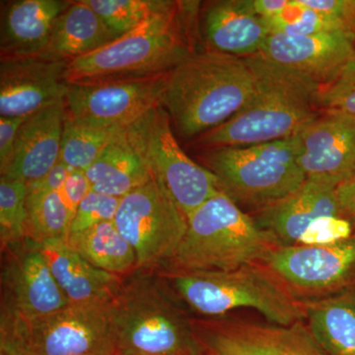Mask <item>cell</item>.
Instances as JSON below:
<instances>
[{"label": "cell", "instance_id": "obj_1", "mask_svg": "<svg viewBox=\"0 0 355 355\" xmlns=\"http://www.w3.org/2000/svg\"><path fill=\"white\" fill-rule=\"evenodd\" d=\"M198 2L174 1L132 31L88 55L67 62L69 85L144 78L167 73L196 50Z\"/></svg>", "mask_w": 355, "mask_h": 355}, {"label": "cell", "instance_id": "obj_2", "mask_svg": "<svg viewBox=\"0 0 355 355\" xmlns=\"http://www.w3.org/2000/svg\"><path fill=\"white\" fill-rule=\"evenodd\" d=\"M183 300L157 268H137L114 298L116 355H207Z\"/></svg>", "mask_w": 355, "mask_h": 355}, {"label": "cell", "instance_id": "obj_3", "mask_svg": "<svg viewBox=\"0 0 355 355\" xmlns=\"http://www.w3.org/2000/svg\"><path fill=\"white\" fill-rule=\"evenodd\" d=\"M254 92L246 58L207 50L170 71L162 106L184 139H197L239 113Z\"/></svg>", "mask_w": 355, "mask_h": 355}, {"label": "cell", "instance_id": "obj_4", "mask_svg": "<svg viewBox=\"0 0 355 355\" xmlns=\"http://www.w3.org/2000/svg\"><path fill=\"white\" fill-rule=\"evenodd\" d=\"M246 60L254 78L251 100L225 123L197 137L196 146L211 149L289 139L319 114L315 97L320 86L314 81L260 53Z\"/></svg>", "mask_w": 355, "mask_h": 355}, {"label": "cell", "instance_id": "obj_5", "mask_svg": "<svg viewBox=\"0 0 355 355\" xmlns=\"http://www.w3.org/2000/svg\"><path fill=\"white\" fill-rule=\"evenodd\" d=\"M279 246L272 233L221 191L189 217L176 253L161 268L182 272L232 270L265 263Z\"/></svg>", "mask_w": 355, "mask_h": 355}, {"label": "cell", "instance_id": "obj_6", "mask_svg": "<svg viewBox=\"0 0 355 355\" xmlns=\"http://www.w3.org/2000/svg\"><path fill=\"white\" fill-rule=\"evenodd\" d=\"M157 270L184 305L202 317H221L237 309H252L279 326L305 322L302 301L263 263L224 272Z\"/></svg>", "mask_w": 355, "mask_h": 355}, {"label": "cell", "instance_id": "obj_7", "mask_svg": "<svg viewBox=\"0 0 355 355\" xmlns=\"http://www.w3.org/2000/svg\"><path fill=\"white\" fill-rule=\"evenodd\" d=\"M297 137L266 144L218 147L203 153L205 168L240 207L254 211L279 202L306 181L298 162Z\"/></svg>", "mask_w": 355, "mask_h": 355}, {"label": "cell", "instance_id": "obj_8", "mask_svg": "<svg viewBox=\"0 0 355 355\" xmlns=\"http://www.w3.org/2000/svg\"><path fill=\"white\" fill-rule=\"evenodd\" d=\"M171 123L169 114L159 105L127 130L153 176L189 218L200 205L221 193L220 182L187 155L178 144Z\"/></svg>", "mask_w": 355, "mask_h": 355}, {"label": "cell", "instance_id": "obj_9", "mask_svg": "<svg viewBox=\"0 0 355 355\" xmlns=\"http://www.w3.org/2000/svg\"><path fill=\"white\" fill-rule=\"evenodd\" d=\"M2 251L0 336H16L69 302L37 243L26 239Z\"/></svg>", "mask_w": 355, "mask_h": 355}, {"label": "cell", "instance_id": "obj_10", "mask_svg": "<svg viewBox=\"0 0 355 355\" xmlns=\"http://www.w3.org/2000/svg\"><path fill=\"white\" fill-rule=\"evenodd\" d=\"M114 222L135 250L137 268L165 266L188 228V218L154 177L121 198Z\"/></svg>", "mask_w": 355, "mask_h": 355}, {"label": "cell", "instance_id": "obj_11", "mask_svg": "<svg viewBox=\"0 0 355 355\" xmlns=\"http://www.w3.org/2000/svg\"><path fill=\"white\" fill-rule=\"evenodd\" d=\"M112 303L69 304L13 338L30 355H116Z\"/></svg>", "mask_w": 355, "mask_h": 355}, {"label": "cell", "instance_id": "obj_12", "mask_svg": "<svg viewBox=\"0 0 355 355\" xmlns=\"http://www.w3.org/2000/svg\"><path fill=\"white\" fill-rule=\"evenodd\" d=\"M263 265L299 300L335 295L355 287V235L331 246H279Z\"/></svg>", "mask_w": 355, "mask_h": 355}, {"label": "cell", "instance_id": "obj_13", "mask_svg": "<svg viewBox=\"0 0 355 355\" xmlns=\"http://www.w3.org/2000/svg\"><path fill=\"white\" fill-rule=\"evenodd\" d=\"M170 71L108 83L69 85L65 114L110 127L128 128L162 105Z\"/></svg>", "mask_w": 355, "mask_h": 355}, {"label": "cell", "instance_id": "obj_14", "mask_svg": "<svg viewBox=\"0 0 355 355\" xmlns=\"http://www.w3.org/2000/svg\"><path fill=\"white\" fill-rule=\"evenodd\" d=\"M298 162L306 179L338 188L355 174V120L323 113L299 130Z\"/></svg>", "mask_w": 355, "mask_h": 355}, {"label": "cell", "instance_id": "obj_15", "mask_svg": "<svg viewBox=\"0 0 355 355\" xmlns=\"http://www.w3.org/2000/svg\"><path fill=\"white\" fill-rule=\"evenodd\" d=\"M260 55L323 86L355 57L354 35L331 32L293 37L270 33Z\"/></svg>", "mask_w": 355, "mask_h": 355}, {"label": "cell", "instance_id": "obj_16", "mask_svg": "<svg viewBox=\"0 0 355 355\" xmlns=\"http://www.w3.org/2000/svg\"><path fill=\"white\" fill-rule=\"evenodd\" d=\"M67 64L39 57L1 60V116L29 118L53 103L64 100L69 90L64 79Z\"/></svg>", "mask_w": 355, "mask_h": 355}, {"label": "cell", "instance_id": "obj_17", "mask_svg": "<svg viewBox=\"0 0 355 355\" xmlns=\"http://www.w3.org/2000/svg\"><path fill=\"white\" fill-rule=\"evenodd\" d=\"M200 31L207 50L248 58L261 53L270 37L251 0H216L202 9Z\"/></svg>", "mask_w": 355, "mask_h": 355}, {"label": "cell", "instance_id": "obj_18", "mask_svg": "<svg viewBox=\"0 0 355 355\" xmlns=\"http://www.w3.org/2000/svg\"><path fill=\"white\" fill-rule=\"evenodd\" d=\"M64 119V100L29 116L18 132L12 159L2 176L27 184L43 179L60 160Z\"/></svg>", "mask_w": 355, "mask_h": 355}, {"label": "cell", "instance_id": "obj_19", "mask_svg": "<svg viewBox=\"0 0 355 355\" xmlns=\"http://www.w3.org/2000/svg\"><path fill=\"white\" fill-rule=\"evenodd\" d=\"M256 214L257 223L272 233L282 246L297 245L317 219L343 216L336 187L310 179L286 198Z\"/></svg>", "mask_w": 355, "mask_h": 355}, {"label": "cell", "instance_id": "obj_20", "mask_svg": "<svg viewBox=\"0 0 355 355\" xmlns=\"http://www.w3.org/2000/svg\"><path fill=\"white\" fill-rule=\"evenodd\" d=\"M38 245L69 304L113 302L123 277L99 270L84 260L64 239Z\"/></svg>", "mask_w": 355, "mask_h": 355}, {"label": "cell", "instance_id": "obj_21", "mask_svg": "<svg viewBox=\"0 0 355 355\" xmlns=\"http://www.w3.org/2000/svg\"><path fill=\"white\" fill-rule=\"evenodd\" d=\"M70 4L62 0H18L7 4L2 10L1 60L39 55Z\"/></svg>", "mask_w": 355, "mask_h": 355}, {"label": "cell", "instance_id": "obj_22", "mask_svg": "<svg viewBox=\"0 0 355 355\" xmlns=\"http://www.w3.org/2000/svg\"><path fill=\"white\" fill-rule=\"evenodd\" d=\"M116 39L84 0L71 1L55 22L46 48L37 57L51 62H69Z\"/></svg>", "mask_w": 355, "mask_h": 355}, {"label": "cell", "instance_id": "obj_23", "mask_svg": "<svg viewBox=\"0 0 355 355\" xmlns=\"http://www.w3.org/2000/svg\"><path fill=\"white\" fill-rule=\"evenodd\" d=\"M85 172L92 191L121 198L153 178L127 128L110 142Z\"/></svg>", "mask_w": 355, "mask_h": 355}, {"label": "cell", "instance_id": "obj_24", "mask_svg": "<svg viewBox=\"0 0 355 355\" xmlns=\"http://www.w3.org/2000/svg\"><path fill=\"white\" fill-rule=\"evenodd\" d=\"M302 302L306 326L321 349L328 355H355V287Z\"/></svg>", "mask_w": 355, "mask_h": 355}, {"label": "cell", "instance_id": "obj_25", "mask_svg": "<svg viewBox=\"0 0 355 355\" xmlns=\"http://www.w3.org/2000/svg\"><path fill=\"white\" fill-rule=\"evenodd\" d=\"M65 241L84 260L104 272L123 277L137 270V254L114 221L70 234Z\"/></svg>", "mask_w": 355, "mask_h": 355}, {"label": "cell", "instance_id": "obj_26", "mask_svg": "<svg viewBox=\"0 0 355 355\" xmlns=\"http://www.w3.org/2000/svg\"><path fill=\"white\" fill-rule=\"evenodd\" d=\"M125 128L98 125L65 114L60 160L70 169L86 171Z\"/></svg>", "mask_w": 355, "mask_h": 355}, {"label": "cell", "instance_id": "obj_27", "mask_svg": "<svg viewBox=\"0 0 355 355\" xmlns=\"http://www.w3.org/2000/svg\"><path fill=\"white\" fill-rule=\"evenodd\" d=\"M26 239L41 244L67 240L72 216L60 191L35 190L28 187Z\"/></svg>", "mask_w": 355, "mask_h": 355}, {"label": "cell", "instance_id": "obj_28", "mask_svg": "<svg viewBox=\"0 0 355 355\" xmlns=\"http://www.w3.org/2000/svg\"><path fill=\"white\" fill-rule=\"evenodd\" d=\"M116 38L172 6L169 0H84Z\"/></svg>", "mask_w": 355, "mask_h": 355}, {"label": "cell", "instance_id": "obj_29", "mask_svg": "<svg viewBox=\"0 0 355 355\" xmlns=\"http://www.w3.org/2000/svg\"><path fill=\"white\" fill-rule=\"evenodd\" d=\"M263 20L270 33L287 36H313L331 32L350 33L330 16L305 6L302 0H289L282 12Z\"/></svg>", "mask_w": 355, "mask_h": 355}, {"label": "cell", "instance_id": "obj_30", "mask_svg": "<svg viewBox=\"0 0 355 355\" xmlns=\"http://www.w3.org/2000/svg\"><path fill=\"white\" fill-rule=\"evenodd\" d=\"M28 184L19 180L0 179V238L2 250L26 240Z\"/></svg>", "mask_w": 355, "mask_h": 355}, {"label": "cell", "instance_id": "obj_31", "mask_svg": "<svg viewBox=\"0 0 355 355\" xmlns=\"http://www.w3.org/2000/svg\"><path fill=\"white\" fill-rule=\"evenodd\" d=\"M315 104L318 112L340 114L355 120V57L333 81L320 86Z\"/></svg>", "mask_w": 355, "mask_h": 355}, {"label": "cell", "instance_id": "obj_32", "mask_svg": "<svg viewBox=\"0 0 355 355\" xmlns=\"http://www.w3.org/2000/svg\"><path fill=\"white\" fill-rule=\"evenodd\" d=\"M121 200V198L91 191L77 209L70 225L69 235L83 232L104 222L114 221L118 214Z\"/></svg>", "mask_w": 355, "mask_h": 355}, {"label": "cell", "instance_id": "obj_33", "mask_svg": "<svg viewBox=\"0 0 355 355\" xmlns=\"http://www.w3.org/2000/svg\"><path fill=\"white\" fill-rule=\"evenodd\" d=\"M354 236V227L343 216H326L317 219L301 236L297 245L324 247L338 244Z\"/></svg>", "mask_w": 355, "mask_h": 355}, {"label": "cell", "instance_id": "obj_34", "mask_svg": "<svg viewBox=\"0 0 355 355\" xmlns=\"http://www.w3.org/2000/svg\"><path fill=\"white\" fill-rule=\"evenodd\" d=\"M305 6L330 16L347 31H355V0H302Z\"/></svg>", "mask_w": 355, "mask_h": 355}, {"label": "cell", "instance_id": "obj_35", "mask_svg": "<svg viewBox=\"0 0 355 355\" xmlns=\"http://www.w3.org/2000/svg\"><path fill=\"white\" fill-rule=\"evenodd\" d=\"M91 191H92V187L86 172L72 170L60 191L65 205L71 214L72 219L79 205Z\"/></svg>", "mask_w": 355, "mask_h": 355}, {"label": "cell", "instance_id": "obj_36", "mask_svg": "<svg viewBox=\"0 0 355 355\" xmlns=\"http://www.w3.org/2000/svg\"><path fill=\"white\" fill-rule=\"evenodd\" d=\"M28 118H7L0 116V173L6 172L12 159L16 137L23 123Z\"/></svg>", "mask_w": 355, "mask_h": 355}, {"label": "cell", "instance_id": "obj_37", "mask_svg": "<svg viewBox=\"0 0 355 355\" xmlns=\"http://www.w3.org/2000/svg\"><path fill=\"white\" fill-rule=\"evenodd\" d=\"M71 171L72 169H70L69 166L65 165L62 160H60L43 179L29 184L28 187L39 191H60Z\"/></svg>", "mask_w": 355, "mask_h": 355}, {"label": "cell", "instance_id": "obj_38", "mask_svg": "<svg viewBox=\"0 0 355 355\" xmlns=\"http://www.w3.org/2000/svg\"><path fill=\"white\" fill-rule=\"evenodd\" d=\"M342 216L352 223L355 235V176L336 188Z\"/></svg>", "mask_w": 355, "mask_h": 355}, {"label": "cell", "instance_id": "obj_39", "mask_svg": "<svg viewBox=\"0 0 355 355\" xmlns=\"http://www.w3.org/2000/svg\"><path fill=\"white\" fill-rule=\"evenodd\" d=\"M254 11L261 18L272 17L282 12L288 4L289 0H251Z\"/></svg>", "mask_w": 355, "mask_h": 355}, {"label": "cell", "instance_id": "obj_40", "mask_svg": "<svg viewBox=\"0 0 355 355\" xmlns=\"http://www.w3.org/2000/svg\"><path fill=\"white\" fill-rule=\"evenodd\" d=\"M0 355H30L20 343L11 340H0Z\"/></svg>", "mask_w": 355, "mask_h": 355}, {"label": "cell", "instance_id": "obj_41", "mask_svg": "<svg viewBox=\"0 0 355 355\" xmlns=\"http://www.w3.org/2000/svg\"><path fill=\"white\" fill-rule=\"evenodd\" d=\"M354 41H355V31H354Z\"/></svg>", "mask_w": 355, "mask_h": 355}, {"label": "cell", "instance_id": "obj_42", "mask_svg": "<svg viewBox=\"0 0 355 355\" xmlns=\"http://www.w3.org/2000/svg\"><path fill=\"white\" fill-rule=\"evenodd\" d=\"M354 176H355V174H354Z\"/></svg>", "mask_w": 355, "mask_h": 355}]
</instances>
